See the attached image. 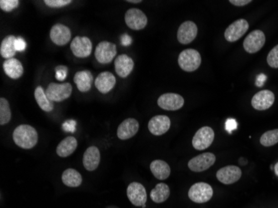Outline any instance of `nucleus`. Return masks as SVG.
<instances>
[{"label":"nucleus","instance_id":"20","mask_svg":"<svg viewBox=\"0 0 278 208\" xmlns=\"http://www.w3.org/2000/svg\"><path fill=\"white\" fill-rule=\"evenodd\" d=\"M115 71L121 78H127L133 71L134 63L132 58L126 54H121L116 58L114 62Z\"/></svg>","mask_w":278,"mask_h":208},{"label":"nucleus","instance_id":"4","mask_svg":"<svg viewBox=\"0 0 278 208\" xmlns=\"http://www.w3.org/2000/svg\"><path fill=\"white\" fill-rule=\"evenodd\" d=\"M213 196V188L208 183H195L188 191V198L195 203H208V201L212 199Z\"/></svg>","mask_w":278,"mask_h":208},{"label":"nucleus","instance_id":"38","mask_svg":"<svg viewBox=\"0 0 278 208\" xmlns=\"http://www.w3.org/2000/svg\"><path fill=\"white\" fill-rule=\"evenodd\" d=\"M76 123L74 121H67L63 123V130L66 132H74L75 129Z\"/></svg>","mask_w":278,"mask_h":208},{"label":"nucleus","instance_id":"35","mask_svg":"<svg viewBox=\"0 0 278 208\" xmlns=\"http://www.w3.org/2000/svg\"><path fill=\"white\" fill-rule=\"evenodd\" d=\"M46 5L50 8H62L72 3L71 0H45Z\"/></svg>","mask_w":278,"mask_h":208},{"label":"nucleus","instance_id":"23","mask_svg":"<svg viewBox=\"0 0 278 208\" xmlns=\"http://www.w3.org/2000/svg\"><path fill=\"white\" fill-rule=\"evenodd\" d=\"M93 79V75L90 71H78L73 78L77 88L82 93H87L90 90Z\"/></svg>","mask_w":278,"mask_h":208},{"label":"nucleus","instance_id":"30","mask_svg":"<svg viewBox=\"0 0 278 208\" xmlns=\"http://www.w3.org/2000/svg\"><path fill=\"white\" fill-rule=\"evenodd\" d=\"M34 97H35L36 102H37L38 105L40 107L42 110L47 112V113L53 111V102L48 99V97L46 95L45 92L41 86H38L36 88L35 92H34Z\"/></svg>","mask_w":278,"mask_h":208},{"label":"nucleus","instance_id":"16","mask_svg":"<svg viewBox=\"0 0 278 208\" xmlns=\"http://www.w3.org/2000/svg\"><path fill=\"white\" fill-rule=\"evenodd\" d=\"M198 27L192 21H186L178 30V40L182 44L192 43L198 35Z\"/></svg>","mask_w":278,"mask_h":208},{"label":"nucleus","instance_id":"34","mask_svg":"<svg viewBox=\"0 0 278 208\" xmlns=\"http://www.w3.org/2000/svg\"><path fill=\"white\" fill-rule=\"evenodd\" d=\"M19 1L18 0H1L0 8L4 12H11L18 7Z\"/></svg>","mask_w":278,"mask_h":208},{"label":"nucleus","instance_id":"28","mask_svg":"<svg viewBox=\"0 0 278 208\" xmlns=\"http://www.w3.org/2000/svg\"><path fill=\"white\" fill-rule=\"evenodd\" d=\"M63 184L69 188H78L82 184L83 178L78 171L73 168H68L64 171L62 175Z\"/></svg>","mask_w":278,"mask_h":208},{"label":"nucleus","instance_id":"13","mask_svg":"<svg viewBox=\"0 0 278 208\" xmlns=\"http://www.w3.org/2000/svg\"><path fill=\"white\" fill-rule=\"evenodd\" d=\"M158 104L164 110H178L184 105V98L177 93H165L158 98Z\"/></svg>","mask_w":278,"mask_h":208},{"label":"nucleus","instance_id":"11","mask_svg":"<svg viewBox=\"0 0 278 208\" xmlns=\"http://www.w3.org/2000/svg\"><path fill=\"white\" fill-rule=\"evenodd\" d=\"M117 54L115 44L108 41L98 43L95 49V58L98 63H109L113 60Z\"/></svg>","mask_w":278,"mask_h":208},{"label":"nucleus","instance_id":"26","mask_svg":"<svg viewBox=\"0 0 278 208\" xmlns=\"http://www.w3.org/2000/svg\"><path fill=\"white\" fill-rule=\"evenodd\" d=\"M150 170L158 180H166L171 174V168L168 163L162 160H154L150 164Z\"/></svg>","mask_w":278,"mask_h":208},{"label":"nucleus","instance_id":"2","mask_svg":"<svg viewBox=\"0 0 278 208\" xmlns=\"http://www.w3.org/2000/svg\"><path fill=\"white\" fill-rule=\"evenodd\" d=\"M178 64L185 72H193L200 67L202 58L198 51L193 48L185 49L178 56Z\"/></svg>","mask_w":278,"mask_h":208},{"label":"nucleus","instance_id":"31","mask_svg":"<svg viewBox=\"0 0 278 208\" xmlns=\"http://www.w3.org/2000/svg\"><path fill=\"white\" fill-rule=\"evenodd\" d=\"M11 118L12 113L8 100L4 98H0V125H5L9 123Z\"/></svg>","mask_w":278,"mask_h":208},{"label":"nucleus","instance_id":"21","mask_svg":"<svg viewBox=\"0 0 278 208\" xmlns=\"http://www.w3.org/2000/svg\"><path fill=\"white\" fill-rule=\"evenodd\" d=\"M83 163L86 170L93 172L98 168L100 163V152L97 147L92 146L83 154Z\"/></svg>","mask_w":278,"mask_h":208},{"label":"nucleus","instance_id":"25","mask_svg":"<svg viewBox=\"0 0 278 208\" xmlns=\"http://www.w3.org/2000/svg\"><path fill=\"white\" fill-rule=\"evenodd\" d=\"M77 147H78V142L76 140V138L70 136L61 141L57 147L56 153L61 158H67L73 153Z\"/></svg>","mask_w":278,"mask_h":208},{"label":"nucleus","instance_id":"14","mask_svg":"<svg viewBox=\"0 0 278 208\" xmlns=\"http://www.w3.org/2000/svg\"><path fill=\"white\" fill-rule=\"evenodd\" d=\"M274 101H275V95L272 91H260L253 96L252 99V106L256 110H267L273 105Z\"/></svg>","mask_w":278,"mask_h":208},{"label":"nucleus","instance_id":"32","mask_svg":"<svg viewBox=\"0 0 278 208\" xmlns=\"http://www.w3.org/2000/svg\"><path fill=\"white\" fill-rule=\"evenodd\" d=\"M260 143L264 147H272L278 143V129H273L263 133L260 138Z\"/></svg>","mask_w":278,"mask_h":208},{"label":"nucleus","instance_id":"18","mask_svg":"<svg viewBox=\"0 0 278 208\" xmlns=\"http://www.w3.org/2000/svg\"><path fill=\"white\" fill-rule=\"evenodd\" d=\"M72 33L67 26L57 23L53 25L50 30V38L56 45L63 46L70 41Z\"/></svg>","mask_w":278,"mask_h":208},{"label":"nucleus","instance_id":"8","mask_svg":"<svg viewBox=\"0 0 278 208\" xmlns=\"http://www.w3.org/2000/svg\"><path fill=\"white\" fill-rule=\"evenodd\" d=\"M216 156L213 153H205L192 158L188 162V168L195 173L208 170L215 163Z\"/></svg>","mask_w":278,"mask_h":208},{"label":"nucleus","instance_id":"42","mask_svg":"<svg viewBox=\"0 0 278 208\" xmlns=\"http://www.w3.org/2000/svg\"><path fill=\"white\" fill-rule=\"evenodd\" d=\"M121 39H122L123 45L124 46L130 45V43H132V38H131L128 34H124V35H123Z\"/></svg>","mask_w":278,"mask_h":208},{"label":"nucleus","instance_id":"12","mask_svg":"<svg viewBox=\"0 0 278 208\" xmlns=\"http://www.w3.org/2000/svg\"><path fill=\"white\" fill-rule=\"evenodd\" d=\"M71 50L78 58H87L90 55L93 50V44L87 37L77 36L73 38L70 45Z\"/></svg>","mask_w":278,"mask_h":208},{"label":"nucleus","instance_id":"24","mask_svg":"<svg viewBox=\"0 0 278 208\" xmlns=\"http://www.w3.org/2000/svg\"><path fill=\"white\" fill-rule=\"evenodd\" d=\"M3 70L6 75L12 79H18L23 75V68L22 63L16 58H9L3 63Z\"/></svg>","mask_w":278,"mask_h":208},{"label":"nucleus","instance_id":"40","mask_svg":"<svg viewBox=\"0 0 278 208\" xmlns=\"http://www.w3.org/2000/svg\"><path fill=\"white\" fill-rule=\"evenodd\" d=\"M229 3H232L233 5L238 6V7H242L245 6L248 3H251V0H230Z\"/></svg>","mask_w":278,"mask_h":208},{"label":"nucleus","instance_id":"15","mask_svg":"<svg viewBox=\"0 0 278 208\" xmlns=\"http://www.w3.org/2000/svg\"><path fill=\"white\" fill-rule=\"evenodd\" d=\"M241 177L242 170L237 166H227L219 169L217 173L218 181L225 185H230L237 183Z\"/></svg>","mask_w":278,"mask_h":208},{"label":"nucleus","instance_id":"41","mask_svg":"<svg viewBox=\"0 0 278 208\" xmlns=\"http://www.w3.org/2000/svg\"><path fill=\"white\" fill-rule=\"evenodd\" d=\"M266 79H267V76L264 75V74H260L257 78L256 85L258 87H263V84L265 83Z\"/></svg>","mask_w":278,"mask_h":208},{"label":"nucleus","instance_id":"17","mask_svg":"<svg viewBox=\"0 0 278 208\" xmlns=\"http://www.w3.org/2000/svg\"><path fill=\"white\" fill-rule=\"evenodd\" d=\"M170 118L165 115L155 116L151 118L148 123V130L154 136L165 134L170 129Z\"/></svg>","mask_w":278,"mask_h":208},{"label":"nucleus","instance_id":"3","mask_svg":"<svg viewBox=\"0 0 278 208\" xmlns=\"http://www.w3.org/2000/svg\"><path fill=\"white\" fill-rule=\"evenodd\" d=\"M73 88L69 83H51L45 90L46 95L52 102H62L70 97Z\"/></svg>","mask_w":278,"mask_h":208},{"label":"nucleus","instance_id":"36","mask_svg":"<svg viewBox=\"0 0 278 208\" xmlns=\"http://www.w3.org/2000/svg\"><path fill=\"white\" fill-rule=\"evenodd\" d=\"M56 79L58 81L65 80L68 73V68L66 66H58L55 68Z\"/></svg>","mask_w":278,"mask_h":208},{"label":"nucleus","instance_id":"39","mask_svg":"<svg viewBox=\"0 0 278 208\" xmlns=\"http://www.w3.org/2000/svg\"><path fill=\"white\" fill-rule=\"evenodd\" d=\"M25 41L23 40L22 38H17V40L15 42L16 50L18 51V52H22L25 49Z\"/></svg>","mask_w":278,"mask_h":208},{"label":"nucleus","instance_id":"19","mask_svg":"<svg viewBox=\"0 0 278 208\" xmlns=\"http://www.w3.org/2000/svg\"><path fill=\"white\" fill-rule=\"evenodd\" d=\"M139 129V123L134 118H128L118 126L117 135L121 140H128L135 136Z\"/></svg>","mask_w":278,"mask_h":208},{"label":"nucleus","instance_id":"5","mask_svg":"<svg viewBox=\"0 0 278 208\" xmlns=\"http://www.w3.org/2000/svg\"><path fill=\"white\" fill-rule=\"evenodd\" d=\"M214 131L210 127H203L198 129L193 138V148L202 151L209 148L214 140Z\"/></svg>","mask_w":278,"mask_h":208},{"label":"nucleus","instance_id":"9","mask_svg":"<svg viewBox=\"0 0 278 208\" xmlns=\"http://www.w3.org/2000/svg\"><path fill=\"white\" fill-rule=\"evenodd\" d=\"M265 34L262 30H254L249 33L243 42V48L249 53H258L265 44Z\"/></svg>","mask_w":278,"mask_h":208},{"label":"nucleus","instance_id":"43","mask_svg":"<svg viewBox=\"0 0 278 208\" xmlns=\"http://www.w3.org/2000/svg\"><path fill=\"white\" fill-rule=\"evenodd\" d=\"M128 3H142L141 0H127Z\"/></svg>","mask_w":278,"mask_h":208},{"label":"nucleus","instance_id":"37","mask_svg":"<svg viewBox=\"0 0 278 208\" xmlns=\"http://www.w3.org/2000/svg\"><path fill=\"white\" fill-rule=\"evenodd\" d=\"M237 128L238 123L235 119L228 118V120L226 121V130L228 131V133H232V131L235 130Z\"/></svg>","mask_w":278,"mask_h":208},{"label":"nucleus","instance_id":"22","mask_svg":"<svg viewBox=\"0 0 278 208\" xmlns=\"http://www.w3.org/2000/svg\"><path fill=\"white\" fill-rule=\"evenodd\" d=\"M95 87L101 93H109L116 84V78L110 72L99 73L95 80Z\"/></svg>","mask_w":278,"mask_h":208},{"label":"nucleus","instance_id":"10","mask_svg":"<svg viewBox=\"0 0 278 208\" xmlns=\"http://www.w3.org/2000/svg\"><path fill=\"white\" fill-rule=\"evenodd\" d=\"M248 28H249V23L244 18H241L233 22L225 30L224 36L226 40L230 43L238 41L245 34Z\"/></svg>","mask_w":278,"mask_h":208},{"label":"nucleus","instance_id":"6","mask_svg":"<svg viewBox=\"0 0 278 208\" xmlns=\"http://www.w3.org/2000/svg\"><path fill=\"white\" fill-rule=\"evenodd\" d=\"M125 23L133 30H141L148 24V18L143 11L138 8H130L125 13Z\"/></svg>","mask_w":278,"mask_h":208},{"label":"nucleus","instance_id":"27","mask_svg":"<svg viewBox=\"0 0 278 208\" xmlns=\"http://www.w3.org/2000/svg\"><path fill=\"white\" fill-rule=\"evenodd\" d=\"M17 38L15 36L9 35L3 38L1 46H0V54L6 59L13 58L15 55L16 50L15 42Z\"/></svg>","mask_w":278,"mask_h":208},{"label":"nucleus","instance_id":"33","mask_svg":"<svg viewBox=\"0 0 278 208\" xmlns=\"http://www.w3.org/2000/svg\"><path fill=\"white\" fill-rule=\"evenodd\" d=\"M267 60L271 68H278V45L274 47L268 53Z\"/></svg>","mask_w":278,"mask_h":208},{"label":"nucleus","instance_id":"7","mask_svg":"<svg viewBox=\"0 0 278 208\" xmlns=\"http://www.w3.org/2000/svg\"><path fill=\"white\" fill-rule=\"evenodd\" d=\"M127 196L133 205L146 208L147 192L143 184L136 182L130 183L127 189Z\"/></svg>","mask_w":278,"mask_h":208},{"label":"nucleus","instance_id":"29","mask_svg":"<svg viewBox=\"0 0 278 208\" xmlns=\"http://www.w3.org/2000/svg\"><path fill=\"white\" fill-rule=\"evenodd\" d=\"M170 196V188L165 183H158L151 191V199L155 203H164Z\"/></svg>","mask_w":278,"mask_h":208},{"label":"nucleus","instance_id":"44","mask_svg":"<svg viewBox=\"0 0 278 208\" xmlns=\"http://www.w3.org/2000/svg\"><path fill=\"white\" fill-rule=\"evenodd\" d=\"M276 175L278 177V163H276L275 168H274Z\"/></svg>","mask_w":278,"mask_h":208},{"label":"nucleus","instance_id":"1","mask_svg":"<svg viewBox=\"0 0 278 208\" xmlns=\"http://www.w3.org/2000/svg\"><path fill=\"white\" fill-rule=\"evenodd\" d=\"M13 139L19 148L31 149L38 143V133L32 126L22 124L13 131Z\"/></svg>","mask_w":278,"mask_h":208}]
</instances>
